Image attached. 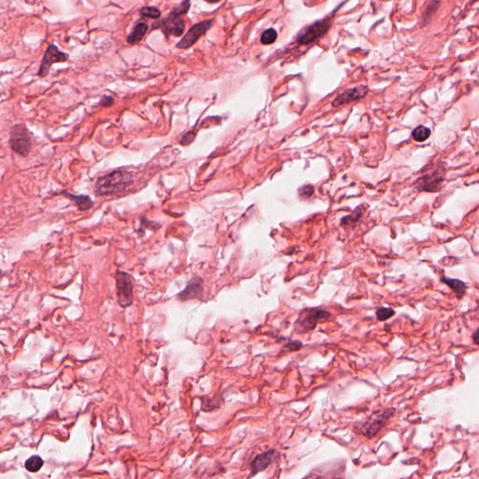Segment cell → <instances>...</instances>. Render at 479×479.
I'll return each mask as SVG.
<instances>
[{"instance_id":"6da1fadb","label":"cell","mask_w":479,"mask_h":479,"mask_svg":"<svg viewBox=\"0 0 479 479\" xmlns=\"http://www.w3.org/2000/svg\"><path fill=\"white\" fill-rule=\"evenodd\" d=\"M134 178L127 171H114L111 173L102 176L95 186L96 194L99 196L114 195L126 189L129 184H132Z\"/></svg>"},{"instance_id":"7a4b0ae2","label":"cell","mask_w":479,"mask_h":479,"mask_svg":"<svg viewBox=\"0 0 479 479\" xmlns=\"http://www.w3.org/2000/svg\"><path fill=\"white\" fill-rule=\"evenodd\" d=\"M332 313L322 308H304L294 322V332L298 334H305L313 332L320 322L328 321Z\"/></svg>"},{"instance_id":"3957f363","label":"cell","mask_w":479,"mask_h":479,"mask_svg":"<svg viewBox=\"0 0 479 479\" xmlns=\"http://www.w3.org/2000/svg\"><path fill=\"white\" fill-rule=\"evenodd\" d=\"M395 407H387L383 410L374 412L366 419V421L360 426L359 433L368 439L374 438L380 433V431L386 426L388 420L395 415Z\"/></svg>"},{"instance_id":"277c9868","label":"cell","mask_w":479,"mask_h":479,"mask_svg":"<svg viewBox=\"0 0 479 479\" xmlns=\"http://www.w3.org/2000/svg\"><path fill=\"white\" fill-rule=\"evenodd\" d=\"M189 7H190L189 0H185L180 7L173 9L170 13L169 17L164 19L162 23H160V28L165 36L181 37L184 34L185 24L181 16L188 11Z\"/></svg>"},{"instance_id":"5b68a950","label":"cell","mask_w":479,"mask_h":479,"mask_svg":"<svg viewBox=\"0 0 479 479\" xmlns=\"http://www.w3.org/2000/svg\"><path fill=\"white\" fill-rule=\"evenodd\" d=\"M117 302L122 308H128L134 302V286L128 273L117 271L115 274Z\"/></svg>"},{"instance_id":"8992f818","label":"cell","mask_w":479,"mask_h":479,"mask_svg":"<svg viewBox=\"0 0 479 479\" xmlns=\"http://www.w3.org/2000/svg\"><path fill=\"white\" fill-rule=\"evenodd\" d=\"M9 145L15 153L23 157H28L31 151L32 141L25 125H16L11 129Z\"/></svg>"},{"instance_id":"52a82bcc","label":"cell","mask_w":479,"mask_h":479,"mask_svg":"<svg viewBox=\"0 0 479 479\" xmlns=\"http://www.w3.org/2000/svg\"><path fill=\"white\" fill-rule=\"evenodd\" d=\"M332 26V22L329 19H323L312 24L311 26L304 28L299 34L297 41L301 44H309L316 40L317 38L323 37Z\"/></svg>"},{"instance_id":"ba28073f","label":"cell","mask_w":479,"mask_h":479,"mask_svg":"<svg viewBox=\"0 0 479 479\" xmlns=\"http://www.w3.org/2000/svg\"><path fill=\"white\" fill-rule=\"evenodd\" d=\"M68 59V56L61 52L55 44L49 45L42 57L40 68L38 70L39 77H46L50 72L52 66L56 63H64Z\"/></svg>"},{"instance_id":"9c48e42d","label":"cell","mask_w":479,"mask_h":479,"mask_svg":"<svg viewBox=\"0 0 479 479\" xmlns=\"http://www.w3.org/2000/svg\"><path fill=\"white\" fill-rule=\"evenodd\" d=\"M212 25V20L203 21L197 25H194L192 28L188 30V32L184 35V37L179 41L177 44V48L179 49H187L189 47L193 46L194 44L200 39V37L211 28Z\"/></svg>"},{"instance_id":"30bf717a","label":"cell","mask_w":479,"mask_h":479,"mask_svg":"<svg viewBox=\"0 0 479 479\" xmlns=\"http://www.w3.org/2000/svg\"><path fill=\"white\" fill-rule=\"evenodd\" d=\"M368 91V87L364 85H359L353 88H349L335 98V100L332 102V106L339 107L343 104H347L350 102L361 100L367 95Z\"/></svg>"},{"instance_id":"8fae6325","label":"cell","mask_w":479,"mask_h":479,"mask_svg":"<svg viewBox=\"0 0 479 479\" xmlns=\"http://www.w3.org/2000/svg\"><path fill=\"white\" fill-rule=\"evenodd\" d=\"M279 457V452L276 449H270L258 455L251 463V477L257 475L260 472L266 470L268 467Z\"/></svg>"},{"instance_id":"7c38bea8","label":"cell","mask_w":479,"mask_h":479,"mask_svg":"<svg viewBox=\"0 0 479 479\" xmlns=\"http://www.w3.org/2000/svg\"><path fill=\"white\" fill-rule=\"evenodd\" d=\"M203 294V279L201 277H194L189 281L186 287L178 294L181 302H187L195 299H201Z\"/></svg>"},{"instance_id":"4fadbf2b","label":"cell","mask_w":479,"mask_h":479,"mask_svg":"<svg viewBox=\"0 0 479 479\" xmlns=\"http://www.w3.org/2000/svg\"><path fill=\"white\" fill-rule=\"evenodd\" d=\"M441 281L444 284H445L446 286H449L451 288L453 292L456 294L459 300L462 299L463 296L465 295L466 290H467V286L464 282H462L459 279H452V278L445 276L441 278Z\"/></svg>"},{"instance_id":"5bb4252c","label":"cell","mask_w":479,"mask_h":479,"mask_svg":"<svg viewBox=\"0 0 479 479\" xmlns=\"http://www.w3.org/2000/svg\"><path fill=\"white\" fill-rule=\"evenodd\" d=\"M443 178L441 175L439 176H428L424 177L423 179L420 180L419 185L421 186V189L428 190L430 192H436L441 188Z\"/></svg>"},{"instance_id":"9a60e30c","label":"cell","mask_w":479,"mask_h":479,"mask_svg":"<svg viewBox=\"0 0 479 479\" xmlns=\"http://www.w3.org/2000/svg\"><path fill=\"white\" fill-rule=\"evenodd\" d=\"M66 197H68L69 200H71L75 204L76 206L78 207L79 210L81 211H86V210H89L91 207L93 206L92 200L90 197L88 196H84V195H73V194L70 193H66Z\"/></svg>"},{"instance_id":"2e32d148","label":"cell","mask_w":479,"mask_h":479,"mask_svg":"<svg viewBox=\"0 0 479 479\" xmlns=\"http://www.w3.org/2000/svg\"><path fill=\"white\" fill-rule=\"evenodd\" d=\"M147 29V25L145 23L138 24L134 28L133 32L128 37V42L129 44L134 45V44L138 43L142 39V37H144V35L146 34Z\"/></svg>"},{"instance_id":"e0dca14e","label":"cell","mask_w":479,"mask_h":479,"mask_svg":"<svg viewBox=\"0 0 479 479\" xmlns=\"http://www.w3.org/2000/svg\"><path fill=\"white\" fill-rule=\"evenodd\" d=\"M362 209L361 208H358L356 209L352 214L350 215H347L345 217H343L342 219L341 225L342 227H345V228H348V227H353L355 226V224L357 222L359 221V218L361 217L362 215Z\"/></svg>"},{"instance_id":"ac0fdd59","label":"cell","mask_w":479,"mask_h":479,"mask_svg":"<svg viewBox=\"0 0 479 479\" xmlns=\"http://www.w3.org/2000/svg\"><path fill=\"white\" fill-rule=\"evenodd\" d=\"M42 465H43V460L39 456H33L30 459H28L26 462V468L32 473H36L37 471L40 470Z\"/></svg>"},{"instance_id":"d6986e66","label":"cell","mask_w":479,"mask_h":479,"mask_svg":"<svg viewBox=\"0 0 479 479\" xmlns=\"http://www.w3.org/2000/svg\"><path fill=\"white\" fill-rule=\"evenodd\" d=\"M395 314V310L390 307H379L376 310V318L378 321L385 322Z\"/></svg>"},{"instance_id":"ffe728a7","label":"cell","mask_w":479,"mask_h":479,"mask_svg":"<svg viewBox=\"0 0 479 479\" xmlns=\"http://www.w3.org/2000/svg\"><path fill=\"white\" fill-rule=\"evenodd\" d=\"M412 136L416 141H425L427 138L431 136V130L426 127L420 126V127H417L413 131Z\"/></svg>"},{"instance_id":"44dd1931","label":"cell","mask_w":479,"mask_h":479,"mask_svg":"<svg viewBox=\"0 0 479 479\" xmlns=\"http://www.w3.org/2000/svg\"><path fill=\"white\" fill-rule=\"evenodd\" d=\"M277 38V32L274 28H269L265 30L261 35V42L264 45H270L274 43Z\"/></svg>"},{"instance_id":"7402d4cb","label":"cell","mask_w":479,"mask_h":479,"mask_svg":"<svg viewBox=\"0 0 479 479\" xmlns=\"http://www.w3.org/2000/svg\"><path fill=\"white\" fill-rule=\"evenodd\" d=\"M440 5V1L439 0H433L429 3V5L427 6V8L425 9V11L423 12V18L424 23H426L429 19L431 18L434 14V12L436 11V9H438Z\"/></svg>"},{"instance_id":"603a6c76","label":"cell","mask_w":479,"mask_h":479,"mask_svg":"<svg viewBox=\"0 0 479 479\" xmlns=\"http://www.w3.org/2000/svg\"><path fill=\"white\" fill-rule=\"evenodd\" d=\"M140 15L147 18L157 19L161 16V11L155 7H144L140 9Z\"/></svg>"},{"instance_id":"cb8c5ba5","label":"cell","mask_w":479,"mask_h":479,"mask_svg":"<svg viewBox=\"0 0 479 479\" xmlns=\"http://www.w3.org/2000/svg\"><path fill=\"white\" fill-rule=\"evenodd\" d=\"M284 348L288 352H296L303 348V342L300 341H290L284 344Z\"/></svg>"},{"instance_id":"d4e9b609","label":"cell","mask_w":479,"mask_h":479,"mask_svg":"<svg viewBox=\"0 0 479 479\" xmlns=\"http://www.w3.org/2000/svg\"><path fill=\"white\" fill-rule=\"evenodd\" d=\"M195 137H196V133L193 132V131H189V132H187L184 135V137L182 138L180 143L182 145H184V146H187V145H189L193 141L194 139H195Z\"/></svg>"},{"instance_id":"484cf974","label":"cell","mask_w":479,"mask_h":479,"mask_svg":"<svg viewBox=\"0 0 479 479\" xmlns=\"http://www.w3.org/2000/svg\"><path fill=\"white\" fill-rule=\"evenodd\" d=\"M313 194V187L312 185H305L301 190L300 195L302 198H310Z\"/></svg>"},{"instance_id":"4316f807","label":"cell","mask_w":479,"mask_h":479,"mask_svg":"<svg viewBox=\"0 0 479 479\" xmlns=\"http://www.w3.org/2000/svg\"><path fill=\"white\" fill-rule=\"evenodd\" d=\"M113 99L111 97H103L101 101V105L103 107H109L113 104Z\"/></svg>"},{"instance_id":"83f0119b","label":"cell","mask_w":479,"mask_h":479,"mask_svg":"<svg viewBox=\"0 0 479 479\" xmlns=\"http://www.w3.org/2000/svg\"><path fill=\"white\" fill-rule=\"evenodd\" d=\"M479 330L478 329V330H476L475 332L472 334V339H473V342H474V343H475V344H477V345H479Z\"/></svg>"},{"instance_id":"f1b7e54d","label":"cell","mask_w":479,"mask_h":479,"mask_svg":"<svg viewBox=\"0 0 479 479\" xmlns=\"http://www.w3.org/2000/svg\"><path fill=\"white\" fill-rule=\"evenodd\" d=\"M205 1H207L208 3H217V2H219L220 0H205Z\"/></svg>"}]
</instances>
